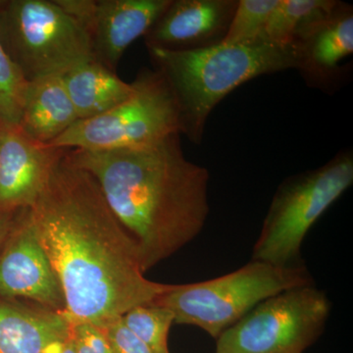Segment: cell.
Segmentation results:
<instances>
[{"label":"cell","instance_id":"obj_9","mask_svg":"<svg viewBox=\"0 0 353 353\" xmlns=\"http://www.w3.org/2000/svg\"><path fill=\"white\" fill-rule=\"evenodd\" d=\"M0 299L30 301L66 313L61 285L39 243L28 208L16 212L0 248Z\"/></svg>","mask_w":353,"mask_h":353},{"label":"cell","instance_id":"obj_23","mask_svg":"<svg viewBox=\"0 0 353 353\" xmlns=\"http://www.w3.org/2000/svg\"><path fill=\"white\" fill-rule=\"evenodd\" d=\"M15 215L16 212L11 213V214L0 215V248L6 241L11 228L13 226Z\"/></svg>","mask_w":353,"mask_h":353},{"label":"cell","instance_id":"obj_22","mask_svg":"<svg viewBox=\"0 0 353 353\" xmlns=\"http://www.w3.org/2000/svg\"><path fill=\"white\" fill-rule=\"evenodd\" d=\"M101 328L108 336L113 353H152L145 343L128 328L121 317Z\"/></svg>","mask_w":353,"mask_h":353},{"label":"cell","instance_id":"obj_16","mask_svg":"<svg viewBox=\"0 0 353 353\" xmlns=\"http://www.w3.org/2000/svg\"><path fill=\"white\" fill-rule=\"evenodd\" d=\"M299 69L326 76L353 52L352 10L343 6L328 19L318 23L296 44Z\"/></svg>","mask_w":353,"mask_h":353},{"label":"cell","instance_id":"obj_2","mask_svg":"<svg viewBox=\"0 0 353 353\" xmlns=\"http://www.w3.org/2000/svg\"><path fill=\"white\" fill-rule=\"evenodd\" d=\"M99 183L132 236L143 273L201 233L209 211V171L185 157L180 134L141 148L70 150Z\"/></svg>","mask_w":353,"mask_h":353},{"label":"cell","instance_id":"obj_4","mask_svg":"<svg viewBox=\"0 0 353 353\" xmlns=\"http://www.w3.org/2000/svg\"><path fill=\"white\" fill-rule=\"evenodd\" d=\"M309 285L313 280L303 263L282 267L252 260L221 277L172 285L154 303L170 309L176 324L196 326L217 339L265 299Z\"/></svg>","mask_w":353,"mask_h":353},{"label":"cell","instance_id":"obj_3","mask_svg":"<svg viewBox=\"0 0 353 353\" xmlns=\"http://www.w3.org/2000/svg\"><path fill=\"white\" fill-rule=\"evenodd\" d=\"M155 70L164 77L181 110L183 134L201 143L209 115L236 88L257 77L299 68L296 46L266 41L218 43L190 50L148 48Z\"/></svg>","mask_w":353,"mask_h":353},{"label":"cell","instance_id":"obj_8","mask_svg":"<svg viewBox=\"0 0 353 353\" xmlns=\"http://www.w3.org/2000/svg\"><path fill=\"white\" fill-rule=\"evenodd\" d=\"M331 301L314 285L265 299L216 340V353H303L321 336Z\"/></svg>","mask_w":353,"mask_h":353},{"label":"cell","instance_id":"obj_5","mask_svg":"<svg viewBox=\"0 0 353 353\" xmlns=\"http://www.w3.org/2000/svg\"><path fill=\"white\" fill-rule=\"evenodd\" d=\"M0 41L28 82L94 58L85 26L59 0L0 1Z\"/></svg>","mask_w":353,"mask_h":353},{"label":"cell","instance_id":"obj_15","mask_svg":"<svg viewBox=\"0 0 353 353\" xmlns=\"http://www.w3.org/2000/svg\"><path fill=\"white\" fill-rule=\"evenodd\" d=\"M62 79L79 120L108 112L134 92V83L125 82L95 58L76 65Z\"/></svg>","mask_w":353,"mask_h":353},{"label":"cell","instance_id":"obj_24","mask_svg":"<svg viewBox=\"0 0 353 353\" xmlns=\"http://www.w3.org/2000/svg\"><path fill=\"white\" fill-rule=\"evenodd\" d=\"M61 353H76L75 350H74L73 345H72V341L70 340V338L68 341H67L66 345H65L63 350H62Z\"/></svg>","mask_w":353,"mask_h":353},{"label":"cell","instance_id":"obj_17","mask_svg":"<svg viewBox=\"0 0 353 353\" xmlns=\"http://www.w3.org/2000/svg\"><path fill=\"white\" fill-rule=\"evenodd\" d=\"M343 4L334 0H279L263 39L279 46H294L311 28L333 16Z\"/></svg>","mask_w":353,"mask_h":353},{"label":"cell","instance_id":"obj_13","mask_svg":"<svg viewBox=\"0 0 353 353\" xmlns=\"http://www.w3.org/2000/svg\"><path fill=\"white\" fill-rule=\"evenodd\" d=\"M70 332L66 313L0 299V353H61Z\"/></svg>","mask_w":353,"mask_h":353},{"label":"cell","instance_id":"obj_20","mask_svg":"<svg viewBox=\"0 0 353 353\" xmlns=\"http://www.w3.org/2000/svg\"><path fill=\"white\" fill-rule=\"evenodd\" d=\"M28 83L0 41V122L19 126Z\"/></svg>","mask_w":353,"mask_h":353},{"label":"cell","instance_id":"obj_11","mask_svg":"<svg viewBox=\"0 0 353 353\" xmlns=\"http://www.w3.org/2000/svg\"><path fill=\"white\" fill-rule=\"evenodd\" d=\"M67 150L39 143L19 126L0 122V215L31 208Z\"/></svg>","mask_w":353,"mask_h":353},{"label":"cell","instance_id":"obj_21","mask_svg":"<svg viewBox=\"0 0 353 353\" xmlns=\"http://www.w3.org/2000/svg\"><path fill=\"white\" fill-rule=\"evenodd\" d=\"M70 340L76 353H113L103 330L90 323H71Z\"/></svg>","mask_w":353,"mask_h":353},{"label":"cell","instance_id":"obj_18","mask_svg":"<svg viewBox=\"0 0 353 353\" xmlns=\"http://www.w3.org/2000/svg\"><path fill=\"white\" fill-rule=\"evenodd\" d=\"M121 319L150 352L170 353L168 336L174 323L170 309L154 303L143 304L128 311Z\"/></svg>","mask_w":353,"mask_h":353},{"label":"cell","instance_id":"obj_19","mask_svg":"<svg viewBox=\"0 0 353 353\" xmlns=\"http://www.w3.org/2000/svg\"><path fill=\"white\" fill-rule=\"evenodd\" d=\"M279 0H240L223 43L248 44L265 41L264 30Z\"/></svg>","mask_w":353,"mask_h":353},{"label":"cell","instance_id":"obj_7","mask_svg":"<svg viewBox=\"0 0 353 353\" xmlns=\"http://www.w3.org/2000/svg\"><path fill=\"white\" fill-rule=\"evenodd\" d=\"M131 97L108 112L78 120L48 145L83 150L141 148L183 134L182 118L170 85L159 72L145 70Z\"/></svg>","mask_w":353,"mask_h":353},{"label":"cell","instance_id":"obj_6","mask_svg":"<svg viewBox=\"0 0 353 353\" xmlns=\"http://www.w3.org/2000/svg\"><path fill=\"white\" fill-rule=\"evenodd\" d=\"M352 183V152L339 153L319 168L285 179L272 199L252 260L282 267L301 264L309 230Z\"/></svg>","mask_w":353,"mask_h":353},{"label":"cell","instance_id":"obj_10","mask_svg":"<svg viewBox=\"0 0 353 353\" xmlns=\"http://www.w3.org/2000/svg\"><path fill=\"white\" fill-rule=\"evenodd\" d=\"M85 26L94 57L115 71L125 51L145 37L171 0H59Z\"/></svg>","mask_w":353,"mask_h":353},{"label":"cell","instance_id":"obj_1","mask_svg":"<svg viewBox=\"0 0 353 353\" xmlns=\"http://www.w3.org/2000/svg\"><path fill=\"white\" fill-rule=\"evenodd\" d=\"M69 150L28 210L61 285L70 322L103 327L155 303L172 285L145 277L136 243Z\"/></svg>","mask_w":353,"mask_h":353},{"label":"cell","instance_id":"obj_12","mask_svg":"<svg viewBox=\"0 0 353 353\" xmlns=\"http://www.w3.org/2000/svg\"><path fill=\"white\" fill-rule=\"evenodd\" d=\"M238 0H171L145 34L148 48L190 50L221 43Z\"/></svg>","mask_w":353,"mask_h":353},{"label":"cell","instance_id":"obj_14","mask_svg":"<svg viewBox=\"0 0 353 353\" xmlns=\"http://www.w3.org/2000/svg\"><path fill=\"white\" fill-rule=\"evenodd\" d=\"M78 120L62 75L43 77L28 83L19 127L30 138L50 143Z\"/></svg>","mask_w":353,"mask_h":353}]
</instances>
